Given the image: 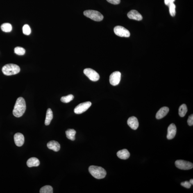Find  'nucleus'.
Returning a JSON list of instances; mask_svg holds the SVG:
<instances>
[{"mask_svg": "<svg viewBox=\"0 0 193 193\" xmlns=\"http://www.w3.org/2000/svg\"><path fill=\"white\" fill-rule=\"evenodd\" d=\"M188 124L189 126H192L193 125V114H191L189 117L188 119L187 120Z\"/></svg>", "mask_w": 193, "mask_h": 193, "instance_id": "28", "label": "nucleus"}, {"mask_svg": "<svg viewBox=\"0 0 193 193\" xmlns=\"http://www.w3.org/2000/svg\"><path fill=\"white\" fill-rule=\"evenodd\" d=\"M84 74L88 77L89 79L93 81H96L99 80V75L95 71L92 69L88 68L84 69Z\"/></svg>", "mask_w": 193, "mask_h": 193, "instance_id": "6", "label": "nucleus"}, {"mask_svg": "<svg viewBox=\"0 0 193 193\" xmlns=\"http://www.w3.org/2000/svg\"><path fill=\"white\" fill-rule=\"evenodd\" d=\"M92 105L90 102H86L78 105L76 107L74 110V112L77 114H80L85 112Z\"/></svg>", "mask_w": 193, "mask_h": 193, "instance_id": "8", "label": "nucleus"}, {"mask_svg": "<svg viewBox=\"0 0 193 193\" xmlns=\"http://www.w3.org/2000/svg\"><path fill=\"white\" fill-rule=\"evenodd\" d=\"M76 132L74 129H69L66 130V133L67 138L71 141H74L75 139V135Z\"/></svg>", "mask_w": 193, "mask_h": 193, "instance_id": "19", "label": "nucleus"}, {"mask_svg": "<svg viewBox=\"0 0 193 193\" xmlns=\"http://www.w3.org/2000/svg\"><path fill=\"white\" fill-rule=\"evenodd\" d=\"M107 1L109 3L114 5L119 4L121 2V0H107Z\"/></svg>", "mask_w": 193, "mask_h": 193, "instance_id": "29", "label": "nucleus"}, {"mask_svg": "<svg viewBox=\"0 0 193 193\" xmlns=\"http://www.w3.org/2000/svg\"><path fill=\"white\" fill-rule=\"evenodd\" d=\"M40 164V162L38 159L35 157H32L27 161V165L29 167H37Z\"/></svg>", "mask_w": 193, "mask_h": 193, "instance_id": "16", "label": "nucleus"}, {"mask_svg": "<svg viewBox=\"0 0 193 193\" xmlns=\"http://www.w3.org/2000/svg\"><path fill=\"white\" fill-rule=\"evenodd\" d=\"M23 34L26 35H29L31 33V29L28 24H25L23 27Z\"/></svg>", "mask_w": 193, "mask_h": 193, "instance_id": "26", "label": "nucleus"}, {"mask_svg": "<svg viewBox=\"0 0 193 193\" xmlns=\"http://www.w3.org/2000/svg\"><path fill=\"white\" fill-rule=\"evenodd\" d=\"M89 171L94 178L98 179L104 178L107 174L106 171L103 168L97 166H90L89 168Z\"/></svg>", "mask_w": 193, "mask_h": 193, "instance_id": "2", "label": "nucleus"}, {"mask_svg": "<svg viewBox=\"0 0 193 193\" xmlns=\"http://www.w3.org/2000/svg\"><path fill=\"white\" fill-rule=\"evenodd\" d=\"M169 7L170 14L171 16L174 17L176 13V10H175L176 7V5L174 3H172L170 4Z\"/></svg>", "mask_w": 193, "mask_h": 193, "instance_id": "24", "label": "nucleus"}, {"mask_svg": "<svg viewBox=\"0 0 193 193\" xmlns=\"http://www.w3.org/2000/svg\"><path fill=\"white\" fill-rule=\"evenodd\" d=\"M117 155L119 158L122 160H126L130 156V153L126 149H123L118 151Z\"/></svg>", "mask_w": 193, "mask_h": 193, "instance_id": "17", "label": "nucleus"}, {"mask_svg": "<svg viewBox=\"0 0 193 193\" xmlns=\"http://www.w3.org/2000/svg\"><path fill=\"white\" fill-rule=\"evenodd\" d=\"M14 141L16 146L21 147L24 144V137L22 134L17 133L14 136Z\"/></svg>", "mask_w": 193, "mask_h": 193, "instance_id": "12", "label": "nucleus"}, {"mask_svg": "<svg viewBox=\"0 0 193 193\" xmlns=\"http://www.w3.org/2000/svg\"><path fill=\"white\" fill-rule=\"evenodd\" d=\"M128 17L130 19L140 21L143 19L142 16L137 11L135 10H132L127 14Z\"/></svg>", "mask_w": 193, "mask_h": 193, "instance_id": "11", "label": "nucleus"}, {"mask_svg": "<svg viewBox=\"0 0 193 193\" xmlns=\"http://www.w3.org/2000/svg\"><path fill=\"white\" fill-rule=\"evenodd\" d=\"M175 1V0H164V3L167 6H169L170 4L174 3Z\"/></svg>", "mask_w": 193, "mask_h": 193, "instance_id": "30", "label": "nucleus"}, {"mask_svg": "<svg viewBox=\"0 0 193 193\" xmlns=\"http://www.w3.org/2000/svg\"><path fill=\"white\" fill-rule=\"evenodd\" d=\"M177 128L176 125L172 123L168 127L167 138L168 139L170 140L174 138L176 135Z\"/></svg>", "mask_w": 193, "mask_h": 193, "instance_id": "10", "label": "nucleus"}, {"mask_svg": "<svg viewBox=\"0 0 193 193\" xmlns=\"http://www.w3.org/2000/svg\"><path fill=\"white\" fill-rule=\"evenodd\" d=\"M180 185H181L182 186L185 187L187 189L190 188L191 187V185H192L189 183V181H187L181 182V183H180Z\"/></svg>", "mask_w": 193, "mask_h": 193, "instance_id": "27", "label": "nucleus"}, {"mask_svg": "<svg viewBox=\"0 0 193 193\" xmlns=\"http://www.w3.org/2000/svg\"><path fill=\"white\" fill-rule=\"evenodd\" d=\"M169 111V109L168 107H163L157 112L155 117L157 119H161L167 115Z\"/></svg>", "mask_w": 193, "mask_h": 193, "instance_id": "14", "label": "nucleus"}, {"mask_svg": "<svg viewBox=\"0 0 193 193\" xmlns=\"http://www.w3.org/2000/svg\"><path fill=\"white\" fill-rule=\"evenodd\" d=\"M26 108V103L23 97H20L16 102L13 113L16 117H21L24 113Z\"/></svg>", "mask_w": 193, "mask_h": 193, "instance_id": "1", "label": "nucleus"}, {"mask_svg": "<svg viewBox=\"0 0 193 193\" xmlns=\"http://www.w3.org/2000/svg\"><path fill=\"white\" fill-rule=\"evenodd\" d=\"M189 183H190L191 185H193V180L192 179H191L190 180H189Z\"/></svg>", "mask_w": 193, "mask_h": 193, "instance_id": "31", "label": "nucleus"}, {"mask_svg": "<svg viewBox=\"0 0 193 193\" xmlns=\"http://www.w3.org/2000/svg\"><path fill=\"white\" fill-rule=\"evenodd\" d=\"M40 193H52L53 189L51 186L46 185L41 188L40 190Z\"/></svg>", "mask_w": 193, "mask_h": 193, "instance_id": "22", "label": "nucleus"}, {"mask_svg": "<svg viewBox=\"0 0 193 193\" xmlns=\"http://www.w3.org/2000/svg\"><path fill=\"white\" fill-rule=\"evenodd\" d=\"M14 51L16 54L19 55H24L26 52L24 48L19 46H18L14 48Z\"/></svg>", "mask_w": 193, "mask_h": 193, "instance_id": "25", "label": "nucleus"}, {"mask_svg": "<svg viewBox=\"0 0 193 193\" xmlns=\"http://www.w3.org/2000/svg\"><path fill=\"white\" fill-rule=\"evenodd\" d=\"M114 31L116 35L119 37H128L130 35L129 31L122 26L115 27L114 29Z\"/></svg>", "mask_w": 193, "mask_h": 193, "instance_id": "7", "label": "nucleus"}, {"mask_svg": "<svg viewBox=\"0 0 193 193\" xmlns=\"http://www.w3.org/2000/svg\"><path fill=\"white\" fill-rule=\"evenodd\" d=\"M47 146L49 149L55 152H58L60 149V144L58 142L55 141H50L48 143Z\"/></svg>", "mask_w": 193, "mask_h": 193, "instance_id": "15", "label": "nucleus"}, {"mask_svg": "<svg viewBox=\"0 0 193 193\" xmlns=\"http://www.w3.org/2000/svg\"><path fill=\"white\" fill-rule=\"evenodd\" d=\"M1 28L3 31L5 32H10L12 31V27L11 24L9 23H4L2 24Z\"/></svg>", "mask_w": 193, "mask_h": 193, "instance_id": "21", "label": "nucleus"}, {"mask_svg": "<svg viewBox=\"0 0 193 193\" xmlns=\"http://www.w3.org/2000/svg\"><path fill=\"white\" fill-rule=\"evenodd\" d=\"M74 96L72 94H69V95L62 96L60 100L63 102L68 103L69 102L73 99Z\"/></svg>", "mask_w": 193, "mask_h": 193, "instance_id": "23", "label": "nucleus"}, {"mask_svg": "<svg viewBox=\"0 0 193 193\" xmlns=\"http://www.w3.org/2000/svg\"><path fill=\"white\" fill-rule=\"evenodd\" d=\"M175 164L177 168L180 169L189 170L193 167L192 163L183 160H176Z\"/></svg>", "mask_w": 193, "mask_h": 193, "instance_id": "5", "label": "nucleus"}, {"mask_svg": "<svg viewBox=\"0 0 193 193\" xmlns=\"http://www.w3.org/2000/svg\"><path fill=\"white\" fill-rule=\"evenodd\" d=\"M187 112V108L185 104H182L179 108L178 113L180 117H183Z\"/></svg>", "mask_w": 193, "mask_h": 193, "instance_id": "20", "label": "nucleus"}, {"mask_svg": "<svg viewBox=\"0 0 193 193\" xmlns=\"http://www.w3.org/2000/svg\"><path fill=\"white\" fill-rule=\"evenodd\" d=\"M53 118V114L51 109L48 108L46 111V116L45 121V124L46 126L49 125Z\"/></svg>", "mask_w": 193, "mask_h": 193, "instance_id": "18", "label": "nucleus"}, {"mask_svg": "<svg viewBox=\"0 0 193 193\" xmlns=\"http://www.w3.org/2000/svg\"><path fill=\"white\" fill-rule=\"evenodd\" d=\"M20 71V68L16 64H9L4 66L2 69L3 74L6 76H11L18 74Z\"/></svg>", "mask_w": 193, "mask_h": 193, "instance_id": "3", "label": "nucleus"}, {"mask_svg": "<svg viewBox=\"0 0 193 193\" xmlns=\"http://www.w3.org/2000/svg\"><path fill=\"white\" fill-rule=\"evenodd\" d=\"M127 124L132 129L137 130L139 126L138 120L136 117L132 116L129 118L127 120Z\"/></svg>", "mask_w": 193, "mask_h": 193, "instance_id": "13", "label": "nucleus"}, {"mask_svg": "<svg viewBox=\"0 0 193 193\" xmlns=\"http://www.w3.org/2000/svg\"><path fill=\"white\" fill-rule=\"evenodd\" d=\"M84 15L86 17L96 21H101L103 19V16L97 11L88 10L85 11Z\"/></svg>", "mask_w": 193, "mask_h": 193, "instance_id": "4", "label": "nucleus"}, {"mask_svg": "<svg viewBox=\"0 0 193 193\" xmlns=\"http://www.w3.org/2000/svg\"><path fill=\"white\" fill-rule=\"evenodd\" d=\"M121 79V73L119 71H114L110 76V83L113 85H117L119 83Z\"/></svg>", "mask_w": 193, "mask_h": 193, "instance_id": "9", "label": "nucleus"}]
</instances>
